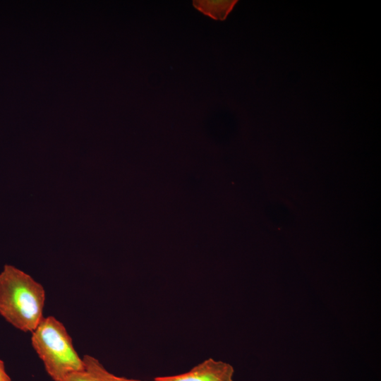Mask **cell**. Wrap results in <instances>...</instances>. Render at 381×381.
Instances as JSON below:
<instances>
[{"label":"cell","instance_id":"1","mask_svg":"<svg viewBox=\"0 0 381 381\" xmlns=\"http://www.w3.org/2000/svg\"><path fill=\"white\" fill-rule=\"evenodd\" d=\"M45 291L29 274L10 265L0 273V315L24 332H32L43 317Z\"/></svg>","mask_w":381,"mask_h":381},{"label":"cell","instance_id":"2","mask_svg":"<svg viewBox=\"0 0 381 381\" xmlns=\"http://www.w3.org/2000/svg\"><path fill=\"white\" fill-rule=\"evenodd\" d=\"M31 342L54 381H64L83 369V358L76 352L71 337L65 326L54 317L42 318L32 332Z\"/></svg>","mask_w":381,"mask_h":381},{"label":"cell","instance_id":"3","mask_svg":"<svg viewBox=\"0 0 381 381\" xmlns=\"http://www.w3.org/2000/svg\"><path fill=\"white\" fill-rule=\"evenodd\" d=\"M234 373L229 363L209 358L188 372L155 378L158 381H234Z\"/></svg>","mask_w":381,"mask_h":381},{"label":"cell","instance_id":"4","mask_svg":"<svg viewBox=\"0 0 381 381\" xmlns=\"http://www.w3.org/2000/svg\"><path fill=\"white\" fill-rule=\"evenodd\" d=\"M83 368L72 373L64 381H145L116 376L109 372L95 358L85 355L83 358ZM152 381H158L155 378Z\"/></svg>","mask_w":381,"mask_h":381},{"label":"cell","instance_id":"5","mask_svg":"<svg viewBox=\"0 0 381 381\" xmlns=\"http://www.w3.org/2000/svg\"><path fill=\"white\" fill-rule=\"evenodd\" d=\"M236 1L197 0L193 6L198 11L215 20H224L231 11Z\"/></svg>","mask_w":381,"mask_h":381},{"label":"cell","instance_id":"6","mask_svg":"<svg viewBox=\"0 0 381 381\" xmlns=\"http://www.w3.org/2000/svg\"><path fill=\"white\" fill-rule=\"evenodd\" d=\"M0 381H11V377L7 374L4 363L0 359Z\"/></svg>","mask_w":381,"mask_h":381}]
</instances>
